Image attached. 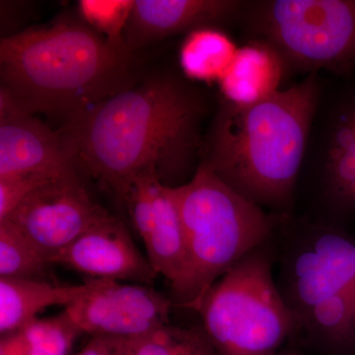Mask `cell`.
Masks as SVG:
<instances>
[{
    "label": "cell",
    "instance_id": "6da1fadb",
    "mask_svg": "<svg viewBox=\"0 0 355 355\" xmlns=\"http://www.w3.org/2000/svg\"><path fill=\"white\" fill-rule=\"evenodd\" d=\"M205 110L196 90L159 74L103 100L60 130L86 176L123 203L133 180L148 170L170 188L190 181L198 169Z\"/></svg>",
    "mask_w": 355,
    "mask_h": 355
},
{
    "label": "cell",
    "instance_id": "7a4b0ae2",
    "mask_svg": "<svg viewBox=\"0 0 355 355\" xmlns=\"http://www.w3.org/2000/svg\"><path fill=\"white\" fill-rule=\"evenodd\" d=\"M0 79L16 106L60 120V128L140 80L135 53L71 20L1 38Z\"/></svg>",
    "mask_w": 355,
    "mask_h": 355
},
{
    "label": "cell",
    "instance_id": "3957f363",
    "mask_svg": "<svg viewBox=\"0 0 355 355\" xmlns=\"http://www.w3.org/2000/svg\"><path fill=\"white\" fill-rule=\"evenodd\" d=\"M319 98L314 72L258 104L222 102L200 163L261 209L291 216Z\"/></svg>",
    "mask_w": 355,
    "mask_h": 355
},
{
    "label": "cell",
    "instance_id": "277c9868",
    "mask_svg": "<svg viewBox=\"0 0 355 355\" xmlns=\"http://www.w3.org/2000/svg\"><path fill=\"white\" fill-rule=\"evenodd\" d=\"M186 244L181 279L171 287L175 307L196 310L217 279L272 239L284 217L250 202L200 162L186 184L173 188Z\"/></svg>",
    "mask_w": 355,
    "mask_h": 355
},
{
    "label": "cell",
    "instance_id": "5b68a950",
    "mask_svg": "<svg viewBox=\"0 0 355 355\" xmlns=\"http://www.w3.org/2000/svg\"><path fill=\"white\" fill-rule=\"evenodd\" d=\"M273 237L217 279L196 308L222 355H277L297 333V318L273 275Z\"/></svg>",
    "mask_w": 355,
    "mask_h": 355
},
{
    "label": "cell",
    "instance_id": "8992f818",
    "mask_svg": "<svg viewBox=\"0 0 355 355\" xmlns=\"http://www.w3.org/2000/svg\"><path fill=\"white\" fill-rule=\"evenodd\" d=\"M241 18L252 39L272 46L288 69H355V0L247 2Z\"/></svg>",
    "mask_w": 355,
    "mask_h": 355
},
{
    "label": "cell",
    "instance_id": "52a82bcc",
    "mask_svg": "<svg viewBox=\"0 0 355 355\" xmlns=\"http://www.w3.org/2000/svg\"><path fill=\"white\" fill-rule=\"evenodd\" d=\"M275 238V280L297 321L315 305L355 286V235L345 226L286 216Z\"/></svg>",
    "mask_w": 355,
    "mask_h": 355
},
{
    "label": "cell",
    "instance_id": "ba28073f",
    "mask_svg": "<svg viewBox=\"0 0 355 355\" xmlns=\"http://www.w3.org/2000/svg\"><path fill=\"white\" fill-rule=\"evenodd\" d=\"M173 308L153 286L98 279L64 311L83 335L133 340L170 326Z\"/></svg>",
    "mask_w": 355,
    "mask_h": 355
},
{
    "label": "cell",
    "instance_id": "9c48e42d",
    "mask_svg": "<svg viewBox=\"0 0 355 355\" xmlns=\"http://www.w3.org/2000/svg\"><path fill=\"white\" fill-rule=\"evenodd\" d=\"M86 176L67 135L26 113L0 91V178Z\"/></svg>",
    "mask_w": 355,
    "mask_h": 355
},
{
    "label": "cell",
    "instance_id": "30bf717a",
    "mask_svg": "<svg viewBox=\"0 0 355 355\" xmlns=\"http://www.w3.org/2000/svg\"><path fill=\"white\" fill-rule=\"evenodd\" d=\"M109 214L92 200L83 179L67 178L42 184L7 219L51 259Z\"/></svg>",
    "mask_w": 355,
    "mask_h": 355
},
{
    "label": "cell",
    "instance_id": "8fae6325",
    "mask_svg": "<svg viewBox=\"0 0 355 355\" xmlns=\"http://www.w3.org/2000/svg\"><path fill=\"white\" fill-rule=\"evenodd\" d=\"M123 205L144 242L149 263L174 286L183 275L186 244L173 188L161 182L155 170H148L133 180Z\"/></svg>",
    "mask_w": 355,
    "mask_h": 355
},
{
    "label": "cell",
    "instance_id": "7c38bea8",
    "mask_svg": "<svg viewBox=\"0 0 355 355\" xmlns=\"http://www.w3.org/2000/svg\"><path fill=\"white\" fill-rule=\"evenodd\" d=\"M51 261L92 279L153 286L158 277L147 257L137 249L127 226L111 214L55 254Z\"/></svg>",
    "mask_w": 355,
    "mask_h": 355
},
{
    "label": "cell",
    "instance_id": "4fadbf2b",
    "mask_svg": "<svg viewBox=\"0 0 355 355\" xmlns=\"http://www.w3.org/2000/svg\"><path fill=\"white\" fill-rule=\"evenodd\" d=\"M326 130L314 218L345 227L355 219V92L338 103Z\"/></svg>",
    "mask_w": 355,
    "mask_h": 355
},
{
    "label": "cell",
    "instance_id": "5bb4252c",
    "mask_svg": "<svg viewBox=\"0 0 355 355\" xmlns=\"http://www.w3.org/2000/svg\"><path fill=\"white\" fill-rule=\"evenodd\" d=\"M245 6L237 0H135L125 44L135 53L181 33L227 24L241 17Z\"/></svg>",
    "mask_w": 355,
    "mask_h": 355
},
{
    "label": "cell",
    "instance_id": "9a60e30c",
    "mask_svg": "<svg viewBox=\"0 0 355 355\" xmlns=\"http://www.w3.org/2000/svg\"><path fill=\"white\" fill-rule=\"evenodd\" d=\"M288 69L272 46L251 39L239 46L232 64L217 84L223 101L234 106H251L282 90Z\"/></svg>",
    "mask_w": 355,
    "mask_h": 355
},
{
    "label": "cell",
    "instance_id": "2e32d148",
    "mask_svg": "<svg viewBox=\"0 0 355 355\" xmlns=\"http://www.w3.org/2000/svg\"><path fill=\"white\" fill-rule=\"evenodd\" d=\"M98 279L81 284H62L48 280L0 277V334L22 331L53 306L65 308L94 288Z\"/></svg>",
    "mask_w": 355,
    "mask_h": 355
},
{
    "label": "cell",
    "instance_id": "e0dca14e",
    "mask_svg": "<svg viewBox=\"0 0 355 355\" xmlns=\"http://www.w3.org/2000/svg\"><path fill=\"white\" fill-rule=\"evenodd\" d=\"M296 335L328 355L354 352L355 286L308 310L298 319Z\"/></svg>",
    "mask_w": 355,
    "mask_h": 355
},
{
    "label": "cell",
    "instance_id": "ac0fdd59",
    "mask_svg": "<svg viewBox=\"0 0 355 355\" xmlns=\"http://www.w3.org/2000/svg\"><path fill=\"white\" fill-rule=\"evenodd\" d=\"M218 28H198L187 35L179 55L187 78L218 83L232 64L239 46Z\"/></svg>",
    "mask_w": 355,
    "mask_h": 355
},
{
    "label": "cell",
    "instance_id": "d6986e66",
    "mask_svg": "<svg viewBox=\"0 0 355 355\" xmlns=\"http://www.w3.org/2000/svg\"><path fill=\"white\" fill-rule=\"evenodd\" d=\"M53 263L12 221H0V277L57 282Z\"/></svg>",
    "mask_w": 355,
    "mask_h": 355
},
{
    "label": "cell",
    "instance_id": "ffe728a7",
    "mask_svg": "<svg viewBox=\"0 0 355 355\" xmlns=\"http://www.w3.org/2000/svg\"><path fill=\"white\" fill-rule=\"evenodd\" d=\"M21 331L25 355H69L83 335L64 310L57 316L37 319Z\"/></svg>",
    "mask_w": 355,
    "mask_h": 355
},
{
    "label": "cell",
    "instance_id": "44dd1931",
    "mask_svg": "<svg viewBox=\"0 0 355 355\" xmlns=\"http://www.w3.org/2000/svg\"><path fill=\"white\" fill-rule=\"evenodd\" d=\"M133 6L135 0H81L78 9L83 22L112 46L127 48L125 32Z\"/></svg>",
    "mask_w": 355,
    "mask_h": 355
},
{
    "label": "cell",
    "instance_id": "7402d4cb",
    "mask_svg": "<svg viewBox=\"0 0 355 355\" xmlns=\"http://www.w3.org/2000/svg\"><path fill=\"white\" fill-rule=\"evenodd\" d=\"M51 181L37 175L0 178V221L8 218L30 193Z\"/></svg>",
    "mask_w": 355,
    "mask_h": 355
},
{
    "label": "cell",
    "instance_id": "603a6c76",
    "mask_svg": "<svg viewBox=\"0 0 355 355\" xmlns=\"http://www.w3.org/2000/svg\"><path fill=\"white\" fill-rule=\"evenodd\" d=\"M172 355H222L202 324L179 327L170 324Z\"/></svg>",
    "mask_w": 355,
    "mask_h": 355
},
{
    "label": "cell",
    "instance_id": "cb8c5ba5",
    "mask_svg": "<svg viewBox=\"0 0 355 355\" xmlns=\"http://www.w3.org/2000/svg\"><path fill=\"white\" fill-rule=\"evenodd\" d=\"M128 342L130 355H172L169 326Z\"/></svg>",
    "mask_w": 355,
    "mask_h": 355
},
{
    "label": "cell",
    "instance_id": "d4e9b609",
    "mask_svg": "<svg viewBox=\"0 0 355 355\" xmlns=\"http://www.w3.org/2000/svg\"><path fill=\"white\" fill-rule=\"evenodd\" d=\"M128 340L91 336L87 345L76 355H123L127 350Z\"/></svg>",
    "mask_w": 355,
    "mask_h": 355
},
{
    "label": "cell",
    "instance_id": "484cf974",
    "mask_svg": "<svg viewBox=\"0 0 355 355\" xmlns=\"http://www.w3.org/2000/svg\"><path fill=\"white\" fill-rule=\"evenodd\" d=\"M277 355H305L302 352L294 347H284Z\"/></svg>",
    "mask_w": 355,
    "mask_h": 355
},
{
    "label": "cell",
    "instance_id": "4316f807",
    "mask_svg": "<svg viewBox=\"0 0 355 355\" xmlns=\"http://www.w3.org/2000/svg\"><path fill=\"white\" fill-rule=\"evenodd\" d=\"M123 355H130V349H128H128H127V352H125V354Z\"/></svg>",
    "mask_w": 355,
    "mask_h": 355
},
{
    "label": "cell",
    "instance_id": "83f0119b",
    "mask_svg": "<svg viewBox=\"0 0 355 355\" xmlns=\"http://www.w3.org/2000/svg\"><path fill=\"white\" fill-rule=\"evenodd\" d=\"M352 355H355V347H354V352H352Z\"/></svg>",
    "mask_w": 355,
    "mask_h": 355
}]
</instances>
